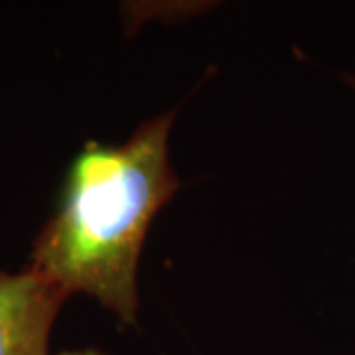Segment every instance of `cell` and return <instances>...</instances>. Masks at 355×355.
Masks as SVG:
<instances>
[{
  "mask_svg": "<svg viewBox=\"0 0 355 355\" xmlns=\"http://www.w3.org/2000/svg\"><path fill=\"white\" fill-rule=\"evenodd\" d=\"M60 355H105L99 349H76V352H64Z\"/></svg>",
  "mask_w": 355,
  "mask_h": 355,
  "instance_id": "3957f363",
  "label": "cell"
},
{
  "mask_svg": "<svg viewBox=\"0 0 355 355\" xmlns=\"http://www.w3.org/2000/svg\"><path fill=\"white\" fill-rule=\"evenodd\" d=\"M64 292L30 268L0 272V355H50Z\"/></svg>",
  "mask_w": 355,
  "mask_h": 355,
  "instance_id": "7a4b0ae2",
  "label": "cell"
},
{
  "mask_svg": "<svg viewBox=\"0 0 355 355\" xmlns=\"http://www.w3.org/2000/svg\"><path fill=\"white\" fill-rule=\"evenodd\" d=\"M343 79H345L352 87H355V76H343Z\"/></svg>",
  "mask_w": 355,
  "mask_h": 355,
  "instance_id": "277c9868",
  "label": "cell"
},
{
  "mask_svg": "<svg viewBox=\"0 0 355 355\" xmlns=\"http://www.w3.org/2000/svg\"><path fill=\"white\" fill-rule=\"evenodd\" d=\"M172 123L174 111L142 123L121 146L87 142L26 266L65 296L97 298L127 326L137 322V268L146 231L180 188L168 158Z\"/></svg>",
  "mask_w": 355,
  "mask_h": 355,
  "instance_id": "6da1fadb",
  "label": "cell"
}]
</instances>
